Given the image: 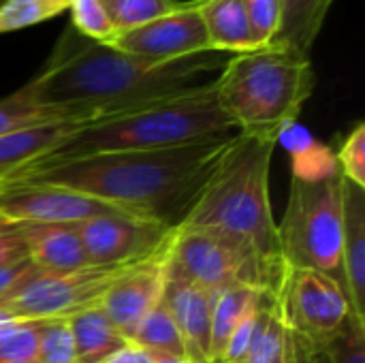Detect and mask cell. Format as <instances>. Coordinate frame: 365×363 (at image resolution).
I'll list each match as a JSON object with an SVG mask.
<instances>
[{"label":"cell","mask_w":365,"mask_h":363,"mask_svg":"<svg viewBox=\"0 0 365 363\" xmlns=\"http://www.w3.org/2000/svg\"><path fill=\"white\" fill-rule=\"evenodd\" d=\"M233 53L203 51L178 60L137 58L66 26L43 68L26 83L45 107L98 120L201 88Z\"/></svg>","instance_id":"6da1fadb"},{"label":"cell","mask_w":365,"mask_h":363,"mask_svg":"<svg viewBox=\"0 0 365 363\" xmlns=\"http://www.w3.org/2000/svg\"><path fill=\"white\" fill-rule=\"evenodd\" d=\"M233 137L171 150L96 154L51 163L4 178L0 186H58L98 199L120 212L178 227L199 199Z\"/></svg>","instance_id":"7a4b0ae2"},{"label":"cell","mask_w":365,"mask_h":363,"mask_svg":"<svg viewBox=\"0 0 365 363\" xmlns=\"http://www.w3.org/2000/svg\"><path fill=\"white\" fill-rule=\"evenodd\" d=\"M276 143L269 137L237 133L180 223L182 227L210 229L246 250L269 278L272 291L278 289L284 270L278 223L269 201V165Z\"/></svg>","instance_id":"3957f363"},{"label":"cell","mask_w":365,"mask_h":363,"mask_svg":"<svg viewBox=\"0 0 365 363\" xmlns=\"http://www.w3.org/2000/svg\"><path fill=\"white\" fill-rule=\"evenodd\" d=\"M237 133L240 131L235 128V124L220 109L214 92V81H210L184 94H175L169 98L139 105L135 109L92 120L73 135H68L45 156L17 169L11 175L73 158L120 152L171 150L212 139L233 137Z\"/></svg>","instance_id":"277c9868"},{"label":"cell","mask_w":365,"mask_h":363,"mask_svg":"<svg viewBox=\"0 0 365 363\" xmlns=\"http://www.w3.org/2000/svg\"><path fill=\"white\" fill-rule=\"evenodd\" d=\"M314 90L312 60L267 45L235 53L214 79L220 109L240 133L280 141Z\"/></svg>","instance_id":"5b68a950"},{"label":"cell","mask_w":365,"mask_h":363,"mask_svg":"<svg viewBox=\"0 0 365 363\" xmlns=\"http://www.w3.org/2000/svg\"><path fill=\"white\" fill-rule=\"evenodd\" d=\"M342 184V171L319 178L293 175L287 210L278 225V246L284 267L323 272L344 289Z\"/></svg>","instance_id":"8992f818"},{"label":"cell","mask_w":365,"mask_h":363,"mask_svg":"<svg viewBox=\"0 0 365 363\" xmlns=\"http://www.w3.org/2000/svg\"><path fill=\"white\" fill-rule=\"evenodd\" d=\"M165 278L186 282L210 293L233 285L269 289L272 282L261 265L227 237L195 227H175L165 255Z\"/></svg>","instance_id":"52a82bcc"},{"label":"cell","mask_w":365,"mask_h":363,"mask_svg":"<svg viewBox=\"0 0 365 363\" xmlns=\"http://www.w3.org/2000/svg\"><path fill=\"white\" fill-rule=\"evenodd\" d=\"M274 293L287 329L314 351H325L353 317L342 285L317 270L284 267Z\"/></svg>","instance_id":"ba28073f"},{"label":"cell","mask_w":365,"mask_h":363,"mask_svg":"<svg viewBox=\"0 0 365 363\" xmlns=\"http://www.w3.org/2000/svg\"><path fill=\"white\" fill-rule=\"evenodd\" d=\"M135 263L86 265L64 274H38L13 295L0 300V308L13 319L47 321L71 319L96 308L109 287Z\"/></svg>","instance_id":"9c48e42d"},{"label":"cell","mask_w":365,"mask_h":363,"mask_svg":"<svg viewBox=\"0 0 365 363\" xmlns=\"http://www.w3.org/2000/svg\"><path fill=\"white\" fill-rule=\"evenodd\" d=\"M90 265L139 263L165 250L175 227L126 212H109L75 225Z\"/></svg>","instance_id":"30bf717a"},{"label":"cell","mask_w":365,"mask_h":363,"mask_svg":"<svg viewBox=\"0 0 365 363\" xmlns=\"http://www.w3.org/2000/svg\"><path fill=\"white\" fill-rule=\"evenodd\" d=\"M107 45L148 60H178L212 51L199 13V0L182 2L175 11L154 21L115 32Z\"/></svg>","instance_id":"8fae6325"},{"label":"cell","mask_w":365,"mask_h":363,"mask_svg":"<svg viewBox=\"0 0 365 363\" xmlns=\"http://www.w3.org/2000/svg\"><path fill=\"white\" fill-rule=\"evenodd\" d=\"M120 212L98 199L45 184L0 186V216L13 223L79 225L83 220Z\"/></svg>","instance_id":"7c38bea8"},{"label":"cell","mask_w":365,"mask_h":363,"mask_svg":"<svg viewBox=\"0 0 365 363\" xmlns=\"http://www.w3.org/2000/svg\"><path fill=\"white\" fill-rule=\"evenodd\" d=\"M169 246V244H167ZM165 255L167 248L154 257L130 265L105 293L98 308L113 323V327L128 340L139 321L160 304L165 293Z\"/></svg>","instance_id":"4fadbf2b"},{"label":"cell","mask_w":365,"mask_h":363,"mask_svg":"<svg viewBox=\"0 0 365 363\" xmlns=\"http://www.w3.org/2000/svg\"><path fill=\"white\" fill-rule=\"evenodd\" d=\"M163 304L167 306L180 338L184 342V355L190 363H212V306L214 293L186 282H165Z\"/></svg>","instance_id":"5bb4252c"},{"label":"cell","mask_w":365,"mask_h":363,"mask_svg":"<svg viewBox=\"0 0 365 363\" xmlns=\"http://www.w3.org/2000/svg\"><path fill=\"white\" fill-rule=\"evenodd\" d=\"M342 276L353 317L365 323V188L342 184Z\"/></svg>","instance_id":"9a60e30c"},{"label":"cell","mask_w":365,"mask_h":363,"mask_svg":"<svg viewBox=\"0 0 365 363\" xmlns=\"http://www.w3.org/2000/svg\"><path fill=\"white\" fill-rule=\"evenodd\" d=\"M28 259L41 274H64L90 265L75 225L17 223Z\"/></svg>","instance_id":"2e32d148"},{"label":"cell","mask_w":365,"mask_h":363,"mask_svg":"<svg viewBox=\"0 0 365 363\" xmlns=\"http://www.w3.org/2000/svg\"><path fill=\"white\" fill-rule=\"evenodd\" d=\"M199 13L212 51L235 56L259 49V41L242 0H199Z\"/></svg>","instance_id":"e0dca14e"},{"label":"cell","mask_w":365,"mask_h":363,"mask_svg":"<svg viewBox=\"0 0 365 363\" xmlns=\"http://www.w3.org/2000/svg\"><path fill=\"white\" fill-rule=\"evenodd\" d=\"M92 120H68V122H51L41 126H30L24 131H15L0 137V180L15 173L17 169L38 160L58 143H62L68 135L79 131L83 124Z\"/></svg>","instance_id":"ac0fdd59"},{"label":"cell","mask_w":365,"mask_h":363,"mask_svg":"<svg viewBox=\"0 0 365 363\" xmlns=\"http://www.w3.org/2000/svg\"><path fill=\"white\" fill-rule=\"evenodd\" d=\"M334 0H280V26L269 45L310 58Z\"/></svg>","instance_id":"d6986e66"},{"label":"cell","mask_w":365,"mask_h":363,"mask_svg":"<svg viewBox=\"0 0 365 363\" xmlns=\"http://www.w3.org/2000/svg\"><path fill=\"white\" fill-rule=\"evenodd\" d=\"M68 327L75 342L77 363H105L115 351L128 344L98 306L73 315L68 319Z\"/></svg>","instance_id":"ffe728a7"},{"label":"cell","mask_w":365,"mask_h":363,"mask_svg":"<svg viewBox=\"0 0 365 363\" xmlns=\"http://www.w3.org/2000/svg\"><path fill=\"white\" fill-rule=\"evenodd\" d=\"M289 359V329L284 325L274 291L263 289L257 308V325L252 344L244 363H287Z\"/></svg>","instance_id":"44dd1931"},{"label":"cell","mask_w":365,"mask_h":363,"mask_svg":"<svg viewBox=\"0 0 365 363\" xmlns=\"http://www.w3.org/2000/svg\"><path fill=\"white\" fill-rule=\"evenodd\" d=\"M263 289L233 285L218 293H214L212 306V338H210V359L212 363H220L227 342L248 310L257 304Z\"/></svg>","instance_id":"7402d4cb"},{"label":"cell","mask_w":365,"mask_h":363,"mask_svg":"<svg viewBox=\"0 0 365 363\" xmlns=\"http://www.w3.org/2000/svg\"><path fill=\"white\" fill-rule=\"evenodd\" d=\"M68 120H88L79 118L75 113H68L64 109H53L36 103L24 83L9 96L0 98V137L24 131L30 126H41V124H51V122H68Z\"/></svg>","instance_id":"603a6c76"},{"label":"cell","mask_w":365,"mask_h":363,"mask_svg":"<svg viewBox=\"0 0 365 363\" xmlns=\"http://www.w3.org/2000/svg\"><path fill=\"white\" fill-rule=\"evenodd\" d=\"M128 342L150 351L152 355H171V357H186L184 355V342L180 338V332L167 310V306L160 304L154 306L133 329L128 336Z\"/></svg>","instance_id":"cb8c5ba5"},{"label":"cell","mask_w":365,"mask_h":363,"mask_svg":"<svg viewBox=\"0 0 365 363\" xmlns=\"http://www.w3.org/2000/svg\"><path fill=\"white\" fill-rule=\"evenodd\" d=\"M68 11V0H6L0 4V34L17 32Z\"/></svg>","instance_id":"d4e9b609"},{"label":"cell","mask_w":365,"mask_h":363,"mask_svg":"<svg viewBox=\"0 0 365 363\" xmlns=\"http://www.w3.org/2000/svg\"><path fill=\"white\" fill-rule=\"evenodd\" d=\"M43 321L15 319L0 327V362H36Z\"/></svg>","instance_id":"484cf974"},{"label":"cell","mask_w":365,"mask_h":363,"mask_svg":"<svg viewBox=\"0 0 365 363\" xmlns=\"http://www.w3.org/2000/svg\"><path fill=\"white\" fill-rule=\"evenodd\" d=\"M68 13L71 28L86 39L109 43L115 34L113 17L98 0H68Z\"/></svg>","instance_id":"4316f807"},{"label":"cell","mask_w":365,"mask_h":363,"mask_svg":"<svg viewBox=\"0 0 365 363\" xmlns=\"http://www.w3.org/2000/svg\"><path fill=\"white\" fill-rule=\"evenodd\" d=\"M36 363H77L68 319H47L41 325Z\"/></svg>","instance_id":"83f0119b"},{"label":"cell","mask_w":365,"mask_h":363,"mask_svg":"<svg viewBox=\"0 0 365 363\" xmlns=\"http://www.w3.org/2000/svg\"><path fill=\"white\" fill-rule=\"evenodd\" d=\"M180 4L182 2H178V0H122L111 15L115 32L130 30V28L143 26L148 21H154V19L175 11Z\"/></svg>","instance_id":"f1b7e54d"},{"label":"cell","mask_w":365,"mask_h":363,"mask_svg":"<svg viewBox=\"0 0 365 363\" xmlns=\"http://www.w3.org/2000/svg\"><path fill=\"white\" fill-rule=\"evenodd\" d=\"M329 363H365V323L355 317L342 327V332L321 351Z\"/></svg>","instance_id":"f546056e"},{"label":"cell","mask_w":365,"mask_h":363,"mask_svg":"<svg viewBox=\"0 0 365 363\" xmlns=\"http://www.w3.org/2000/svg\"><path fill=\"white\" fill-rule=\"evenodd\" d=\"M342 175L365 188V124L359 122L344 139L338 156H336Z\"/></svg>","instance_id":"4dcf8cb0"},{"label":"cell","mask_w":365,"mask_h":363,"mask_svg":"<svg viewBox=\"0 0 365 363\" xmlns=\"http://www.w3.org/2000/svg\"><path fill=\"white\" fill-rule=\"evenodd\" d=\"M259 47H267L280 26V0H242Z\"/></svg>","instance_id":"1f68e13d"},{"label":"cell","mask_w":365,"mask_h":363,"mask_svg":"<svg viewBox=\"0 0 365 363\" xmlns=\"http://www.w3.org/2000/svg\"><path fill=\"white\" fill-rule=\"evenodd\" d=\"M269 291V289H267ZM261 297V295H259ZM257 308H259V300L257 304L248 310V315L242 319V323L235 327V332L231 334L227 349L222 353L220 363H244L248 349L252 344V336H255V325H257Z\"/></svg>","instance_id":"d6a6232c"},{"label":"cell","mask_w":365,"mask_h":363,"mask_svg":"<svg viewBox=\"0 0 365 363\" xmlns=\"http://www.w3.org/2000/svg\"><path fill=\"white\" fill-rule=\"evenodd\" d=\"M38 267L26 257L19 259L11 265L0 267V300L13 295L15 291H19L24 285H28L30 280H34L38 276Z\"/></svg>","instance_id":"836d02e7"},{"label":"cell","mask_w":365,"mask_h":363,"mask_svg":"<svg viewBox=\"0 0 365 363\" xmlns=\"http://www.w3.org/2000/svg\"><path fill=\"white\" fill-rule=\"evenodd\" d=\"M26 244L17 223L0 216V267L11 265L19 259H26Z\"/></svg>","instance_id":"e575fe53"},{"label":"cell","mask_w":365,"mask_h":363,"mask_svg":"<svg viewBox=\"0 0 365 363\" xmlns=\"http://www.w3.org/2000/svg\"><path fill=\"white\" fill-rule=\"evenodd\" d=\"M154 359H156V355H152L150 351L128 342L126 347L115 351L105 363H154Z\"/></svg>","instance_id":"d590c367"},{"label":"cell","mask_w":365,"mask_h":363,"mask_svg":"<svg viewBox=\"0 0 365 363\" xmlns=\"http://www.w3.org/2000/svg\"><path fill=\"white\" fill-rule=\"evenodd\" d=\"M287 363H314V349L291 332H289V359Z\"/></svg>","instance_id":"8d00e7d4"},{"label":"cell","mask_w":365,"mask_h":363,"mask_svg":"<svg viewBox=\"0 0 365 363\" xmlns=\"http://www.w3.org/2000/svg\"><path fill=\"white\" fill-rule=\"evenodd\" d=\"M154 363H190L186 357H171V355H156Z\"/></svg>","instance_id":"74e56055"},{"label":"cell","mask_w":365,"mask_h":363,"mask_svg":"<svg viewBox=\"0 0 365 363\" xmlns=\"http://www.w3.org/2000/svg\"><path fill=\"white\" fill-rule=\"evenodd\" d=\"M98 2H101V4H103V6H105L109 13H111V15H113V11L118 9V4H120L122 0H98Z\"/></svg>","instance_id":"f35d334b"},{"label":"cell","mask_w":365,"mask_h":363,"mask_svg":"<svg viewBox=\"0 0 365 363\" xmlns=\"http://www.w3.org/2000/svg\"><path fill=\"white\" fill-rule=\"evenodd\" d=\"M314 363H329V359H327V355H325V353L314 351Z\"/></svg>","instance_id":"ab89813d"},{"label":"cell","mask_w":365,"mask_h":363,"mask_svg":"<svg viewBox=\"0 0 365 363\" xmlns=\"http://www.w3.org/2000/svg\"><path fill=\"white\" fill-rule=\"evenodd\" d=\"M0 363H36V362H0Z\"/></svg>","instance_id":"60d3db41"},{"label":"cell","mask_w":365,"mask_h":363,"mask_svg":"<svg viewBox=\"0 0 365 363\" xmlns=\"http://www.w3.org/2000/svg\"><path fill=\"white\" fill-rule=\"evenodd\" d=\"M4 2H6V0H0V4H4Z\"/></svg>","instance_id":"b9f144b4"}]
</instances>
